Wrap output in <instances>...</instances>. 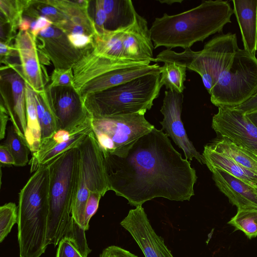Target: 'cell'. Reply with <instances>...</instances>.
<instances>
[{
  "instance_id": "cell-6",
  "label": "cell",
  "mask_w": 257,
  "mask_h": 257,
  "mask_svg": "<svg viewBox=\"0 0 257 257\" xmlns=\"http://www.w3.org/2000/svg\"><path fill=\"white\" fill-rule=\"evenodd\" d=\"M161 72L145 75L101 92L83 100L91 116L145 114L160 95Z\"/></svg>"
},
{
  "instance_id": "cell-16",
  "label": "cell",
  "mask_w": 257,
  "mask_h": 257,
  "mask_svg": "<svg viewBox=\"0 0 257 257\" xmlns=\"http://www.w3.org/2000/svg\"><path fill=\"white\" fill-rule=\"evenodd\" d=\"M50 88L60 129L71 133L91 116L73 87Z\"/></svg>"
},
{
  "instance_id": "cell-14",
  "label": "cell",
  "mask_w": 257,
  "mask_h": 257,
  "mask_svg": "<svg viewBox=\"0 0 257 257\" xmlns=\"http://www.w3.org/2000/svg\"><path fill=\"white\" fill-rule=\"evenodd\" d=\"M14 40L22 76L35 92L40 93L45 90L49 78L40 60L36 39L30 31L19 30Z\"/></svg>"
},
{
  "instance_id": "cell-1",
  "label": "cell",
  "mask_w": 257,
  "mask_h": 257,
  "mask_svg": "<svg viewBox=\"0 0 257 257\" xmlns=\"http://www.w3.org/2000/svg\"><path fill=\"white\" fill-rule=\"evenodd\" d=\"M109 190L136 207L157 197L189 201L196 171L173 147L168 135L154 127L124 157L102 152Z\"/></svg>"
},
{
  "instance_id": "cell-17",
  "label": "cell",
  "mask_w": 257,
  "mask_h": 257,
  "mask_svg": "<svg viewBox=\"0 0 257 257\" xmlns=\"http://www.w3.org/2000/svg\"><path fill=\"white\" fill-rule=\"evenodd\" d=\"M122 45L125 60L147 64L156 62L153 57L154 46L147 21L137 12L134 23L125 29Z\"/></svg>"
},
{
  "instance_id": "cell-33",
  "label": "cell",
  "mask_w": 257,
  "mask_h": 257,
  "mask_svg": "<svg viewBox=\"0 0 257 257\" xmlns=\"http://www.w3.org/2000/svg\"><path fill=\"white\" fill-rule=\"evenodd\" d=\"M18 220V206L15 203H7L0 207V242L5 239Z\"/></svg>"
},
{
  "instance_id": "cell-4",
  "label": "cell",
  "mask_w": 257,
  "mask_h": 257,
  "mask_svg": "<svg viewBox=\"0 0 257 257\" xmlns=\"http://www.w3.org/2000/svg\"><path fill=\"white\" fill-rule=\"evenodd\" d=\"M49 170L40 166L19 195L18 240L20 257H40L47 248Z\"/></svg>"
},
{
  "instance_id": "cell-12",
  "label": "cell",
  "mask_w": 257,
  "mask_h": 257,
  "mask_svg": "<svg viewBox=\"0 0 257 257\" xmlns=\"http://www.w3.org/2000/svg\"><path fill=\"white\" fill-rule=\"evenodd\" d=\"M183 94L171 90L165 91L163 105L160 110L164 116L160 123L166 134L175 144L182 149L186 159H196L203 164V156L195 149L189 140L181 120Z\"/></svg>"
},
{
  "instance_id": "cell-41",
  "label": "cell",
  "mask_w": 257,
  "mask_h": 257,
  "mask_svg": "<svg viewBox=\"0 0 257 257\" xmlns=\"http://www.w3.org/2000/svg\"><path fill=\"white\" fill-rule=\"evenodd\" d=\"M99 257H138L129 251L116 245L104 248Z\"/></svg>"
},
{
  "instance_id": "cell-20",
  "label": "cell",
  "mask_w": 257,
  "mask_h": 257,
  "mask_svg": "<svg viewBox=\"0 0 257 257\" xmlns=\"http://www.w3.org/2000/svg\"><path fill=\"white\" fill-rule=\"evenodd\" d=\"M244 50L255 56L257 51V0H232Z\"/></svg>"
},
{
  "instance_id": "cell-44",
  "label": "cell",
  "mask_w": 257,
  "mask_h": 257,
  "mask_svg": "<svg viewBox=\"0 0 257 257\" xmlns=\"http://www.w3.org/2000/svg\"><path fill=\"white\" fill-rule=\"evenodd\" d=\"M234 108L244 113L257 109V92L247 101Z\"/></svg>"
},
{
  "instance_id": "cell-24",
  "label": "cell",
  "mask_w": 257,
  "mask_h": 257,
  "mask_svg": "<svg viewBox=\"0 0 257 257\" xmlns=\"http://www.w3.org/2000/svg\"><path fill=\"white\" fill-rule=\"evenodd\" d=\"M27 126L24 136L30 151L36 152L40 146L41 131L37 111L35 91L25 82Z\"/></svg>"
},
{
  "instance_id": "cell-48",
  "label": "cell",
  "mask_w": 257,
  "mask_h": 257,
  "mask_svg": "<svg viewBox=\"0 0 257 257\" xmlns=\"http://www.w3.org/2000/svg\"><path fill=\"white\" fill-rule=\"evenodd\" d=\"M32 22L29 18L23 17L19 25V30L23 32L30 31Z\"/></svg>"
},
{
  "instance_id": "cell-49",
  "label": "cell",
  "mask_w": 257,
  "mask_h": 257,
  "mask_svg": "<svg viewBox=\"0 0 257 257\" xmlns=\"http://www.w3.org/2000/svg\"><path fill=\"white\" fill-rule=\"evenodd\" d=\"M247 118L257 127V109L245 113Z\"/></svg>"
},
{
  "instance_id": "cell-45",
  "label": "cell",
  "mask_w": 257,
  "mask_h": 257,
  "mask_svg": "<svg viewBox=\"0 0 257 257\" xmlns=\"http://www.w3.org/2000/svg\"><path fill=\"white\" fill-rule=\"evenodd\" d=\"M0 162L1 164L15 165V160L9 150L5 145L0 146Z\"/></svg>"
},
{
  "instance_id": "cell-40",
  "label": "cell",
  "mask_w": 257,
  "mask_h": 257,
  "mask_svg": "<svg viewBox=\"0 0 257 257\" xmlns=\"http://www.w3.org/2000/svg\"><path fill=\"white\" fill-rule=\"evenodd\" d=\"M53 25V23L44 16H40L32 21L30 32L36 39L40 33Z\"/></svg>"
},
{
  "instance_id": "cell-3",
  "label": "cell",
  "mask_w": 257,
  "mask_h": 257,
  "mask_svg": "<svg viewBox=\"0 0 257 257\" xmlns=\"http://www.w3.org/2000/svg\"><path fill=\"white\" fill-rule=\"evenodd\" d=\"M233 9L228 1H203L197 7L184 12L156 18L150 29L154 49L190 48L197 42L222 32L231 23Z\"/></svg>"
},
{
  "instance_id": "cell-39",
  "label": "cell",
  "mask_w": 257,
  "mask_h": 257,
  "mask_svg": "<svg viewBox=\"0 0 257 257\" xmlns=\"http://www.w3.org/2000/svg\"><path fill=\"white\" fill-rule=\"evenodd\" d=\"M94 3L95 14L93 20L98 33L105 30V26L107 21V15L100 0L95 1Z\"/></svg>"
},
{
  "instance_id": "cell-35",
  "label": "cell",
  "mask_w": 257,
  "mask_h": 257,
  "mask_svg": "<svg viewBox=\"0 0 257 257\" xmlns=\"http://www.w3.org/2000/svg\"><path fill=\"white\" fill-rule=\"evenodd\" d=\"M74 76L72 68L55 69L51 76L50 87H73Z\"/></svg>"
},
{
  "instance_id": "cell-23",
  "label": "cell",
  "mask_w": 257,
  "mask_h": 257,
  "mask_svg": "<svg viewBox=\"0 0 257 257\" xmlns=\"http://www.w3.org/2000/svg\"><path fill=\"white\" fill-rule=\"evenodd\" d=\"M107 15L105 29L115 31L132 25L137 13L131 0H100Z\"/></svg>"
},
{
  "instance_id": "cell-29",
  "label": "cell",
  "mask_w": 257,
  "mask_h": 257,
  "mask_svg": "<svg viewBox=\"0 0 257 257\" xmlns=\"http://www.w3.org/2000/svg\"><path fill=\"white\" fill-rule=\"evenodd\" d=\"M164 64L161 67V85H164L167 90L183 93L185 89L184 83L186 78V67L172 61Z\"/></svg>"
},
{
  "instance_id": "cell-37",
  "label": "cell",
  "mask_w": 257,
  "mask_h": 257,
  "mask_svg": "<svg viewBox=\"0 0 257 257\" xmlns=\"http://www.w3.org/2000/svg\"><path fill=\"white\" fill-rule=\"evenodd\" d=\"M58 245L56 257H84L73 242L68 238L62 239Z\"/></svg>"
},
{
  "instance_id": "cell-27",
  "label": "cell",
  "mask_w": 257,
  "mask_h": 257,
  "mask_svg": "<svg viewBox=\"0 0 257 257\" xmlns=\"http://www.w3.org/2000/svg\"><path fill=\"white\" fill-rule=\"evenodd\" d=\"M92 131L91 116L82 125L71 133L70 139L65 142L57 144L45 153L39 159L37 169L41 166L48 165L51 161L61 154L70 149L78 148L86 137Z\"/></svg>"
},
{
  "instance_id": "cell-51",
  "label": "cell",
  "mask_w": 257,
  "mask_h": 257,
  "mask_svg": "<svg viewBox=\"0 0 257 257\" xmlns=\"http://www.w3.org/2000/svg\"><path fill=\"white\" fill-rule=\"evenodd\" d=\"M256 190H257V187L256 188Z\"/></svg>"
},
{
  "instance_id": "cell-25",
  "label": "cell",
  "mask_w": 257,
  "mask_h": 257,
  "mask_svg": "<svg viewBox=\"0 0 257 257\" xmlns=\"http://www.w3.org/2000/svg\"><path fill=\"white\" fill-rule=\"evenodd\" d=\"M214 151L233 160L247 170L257 174V157L225 137L208 144Z\"/></svg>"
},
{
  "instance_id": "cell-15",
  "label": "cell",
  "mask_w": 257,
  "mask_h": 257,
  "mask_svg": "<svg viewBox=\"0 0 257 257\" xmlns=\"http://www.w3.org/2000/svg\"><path fill=\"white\" fill-rule=\"evenodd\" d=\"M38 50L52 62L55 69H68L74 65L93 47L75 49L69 42L67 35L54 26L43 31L36 38Z\"/></svg>"
},
{
  "instance_id": "cell-21",
  "label": "cell",
  "mask_w": 257,
  "mask_h": 257,
  "mask_svg": "<svg viewBox=\"0 0 257 257\" xmlns=\"http://www.w3.org/2000/svg\"><path fill=\"white\" fill-rule=\"evenodd\" d=\"M10 70L7 71L4 67L1 68V79L10 85L12 93L10 102L17 124L25 134L27 126L25 81L20 71V65L7 63L6 64Z\"/></svg>"
},
{
  "instance_id": "cell-19",
  "label": "cell",
  "mask_w": 257,
  "mask_h": 257,
  "mask_svg": "<svg viewBox=\"0 0 257 257\" xmlns=\"http://www.w3.org/2000/svg\"><path fill=\"white\" fill-rule=\"evenodd\" d=\"M48 4L57 9L65 17L67 23L62 30L67 35L83 28L89 36L94 37L97 34L95 23L88 12L90 1L87 0H47Z\"/></svg>"
},
{
  "instance_id": "cell-13",
  "label": "cell",
  "mask_w": 257,
  "mask_h": 257,
  "mask_svg": "<svg viewBox=\"0 0 257 257\" xmlns=\"http://www.w3.org/2000/svg\"><path fill=\"white\" fill-rule=\"evenodd\" d=\"M120 225L131 234L145 257H174L164 239L153 228L142 206L131 209Z\"/></svg>"
},
{
  "instance_id": "cell-10",
  "label": "cell",
  "mask_w": 257,
  "mask_h": 257,
  "mask_svg": "<svg viewBox=\"0 0 257 257\" xmlns=\"http://www.w3.org/2000/svg\"><path fill=\"white\" fill-rule=\"evenodd\" d=\"M80 156V172L77 193L74 202L72 216L84 228L85 206L89 192L103 196L109 191L102 153L92 131L78 148Z\"/></svg>"
},
{
  "instance_id": "cell-9",
  "label": "cell",
  "mask_w": 257,
  "mask_h": 257,
  "mask_svg": "<svg viewBox=\"0 0 257 257\" xmlns=\"http://www.w3.org/2000/svg\"><path fill=\"white\" fill-rule=\"evenodd\" d=\"M144 115L91 116L92 131L101 151L125 157L140 138L155 127Z\"/></svg>"
},
{
  "instance_id": "cell-7",
  "label": "cell",
  "mask_w": 257,
  "mask_h": 257,
  "mask_svg": "<svg viewBox=\"0 0 257 257\" xmlns=\"http://www.w3.org/2000/svg\"><path fill=\"white\" fill-rule=\"evenodd\" d=\"M238 49L236 34L229 32L212 38L201 51L189 48L177 53L171 50L168 57L199 74L210 94L222 74L231 65Z\"/></svg>"
},
{
  "instance_id": "cell-52",
  "label": "cell",
  "mask_w": 257,
  "mask_h": 257,
  "mask_svg": "<svg viewBox=\"0 0 257 257\" xmlns=\"http://www.w3.org/2000/svg\"><path fill=\"white\" fill-rule=\"evenodd\" d=\"M256 53H257V51H256Z\"/></svg>"
},
{
  "instance_id": "cell-2",
  "label": "cell",
  "mask_w": 257,
  "mask_h": 257,
  "mask_svg": "<svg viewBox=\"0 0 257 257\" xmlns=\"http://www.w3.org/2000/svg\"><path fill=\"white\" fill-rule=\"evenodd\" d=\"M49 170V210L46 245L56 246L64 238L72 240L85 257L91 251L85 230L72 216L78 190L80 156L78 148L57 156L48 164Z\"/></svg>"
},
{
  "instance_id": "cell-18",
  "label": "cell",
  "mask_w": 257,
  "mask_h": 257,
  "mask_svg": "<svg viewBox=\"0 0 257 257\" xmlns=\"http://www.w3.org/2000/svg\"><path fill=\"white\" fill-rule=\"evenodd\" d=\"M216 186L239 209H257V190L226 171L208 167Z\"/></svg>"
},
{
  "instance_id": "cell-43",
  "label": "cell",
  "mask_w": 257,
  "mask_h": 257,
  "mask_svg": "<svg viewBox=\"0 0 257 257\" xmlns=\"http://www.w3.org/2000/svg\"><path fill=\"white\" fill-rule=\"evenodd\" d=\"M0 139L2 140L5 137L7 123L10 118L6 108L2 102L0 104Z\"/></svg>"
},
{
  "instance_id": "cell-46",
  "label": "cell",
  "mask_w": 257,
  "mask_h": 257,
  "mask_svg": "<svg viewBox=\"0 0 257 257\" xmlns=\"http://www.w3.org/2000/svg\"><path fill=\"white\" fill-rule=\"evenodd\" d=\"M71 137V133L63 130H58L53 136L52 138L57 144H60L68 141Z\"/></svg>"
},
{
  "instance_id": "cell-22",
  "label": "cell",
  "mask_w": 257,
  "mask_h": 257,
  "mask_svg": "<svg viewBox=\"0 0 257 257\" xmlns=\"http://www.w3.org/2000/svg\"><path fill=\"white\" fill-rule=\"evenodd\" d=\"M203 163L207 167L223 170L254 188L257 187V174L247 170L233 160L212 149L204 146L202 154Z\"/></svg>"
},
{
  "instance_id": "cell-11",
  "label": "cell",
  "mask_w": 257,
  "mask_h": 257,
  "mask_svg": "<svg viewBox=\"0 0 257 257\" xmlns=\"http://www.w3.org/2000/svg\"><path fill=\"white\" fill-rule=\"evenodd\" d=\"M212 127L221 137L257 157V127L245 113L234 108L218 107L212 117Z\"/></svg>"
},
{
  "instance_id": "cell-31",
  "label": "cell",
  "mask_w": 257,
  "mask_h": 257,
  "mask_svg": "<svg viewBox=\"0 0 257 257\" xmlns=\"http://www.w3.org/2000/svg\"><path fill=\"white\" fill-rule=\"evenodd\" d=\"M2 144L12 154L15 160V166L23 167L27 164L30 150L27 143L17 133L13 124L8 127L6 138Z\"/></svg>"
},
{
  "instance_id": "cell-30",
  "label": "cell",
  "mask_w": 257,
  "mask_h": 257,
  "mask_svg": "<svg viewBox=\"0 0 257 257\" xmlns=\"http://www.w3.org/2000/svg\"><path fill=\"white\" fill-rule=\"evenodd\" d=\"M24 15L36 20L40 16H44L53 23V26L62 30L67 21L57 9L48 3L46 1H31L30 4L25 10Z\"/></svg>"
},
{
  "instance_id": "cell-36",
  "label": "cell",
  "mask_w": 257,
  "mask_h": 257,
  "mask_svg": "<svg viewBox=\"0 0 257 257\" xmlns=\"http://www.w3.org/2000/svg\"><path fill=\"white\" fill-rule=\"evenodd\" d=\"M102 197V195L99 193L89 192L84 213V228L85 231L89 229L90 220L97 211L99 201Z\"/></svg>"
},
{
  "instance_id": "cell-26",
  "label": "cell",
  "mask_w": 257,
  "mask_h": 257,
  "mask_svg": "<svg viewBox=\"0 0 257 257\" xmlns=\"http://www.w3.org/2000/svg\"><path fill=\"white\" fill-rule=\"evenodd\" d=\"M125 29L115 31L104 30L98 33L94 37L93 49L101 54L126 60L124 57L122 45Z\"/></svg>"
},
{
  "instance_id": "cell-5",
  "label": "cell",
  "mask_w": 257,
  "mask_h": 257,
  "mask_svg": "<svg viewBox=\"0 0 257 257\" xmlns=\"http://www.w3.org/2000/svg\"><path fill=\"white\" fill-rule=\"evenodd\" d=\"M137 65L99 54L92 49L73 67V87L83 101L89 95L145 75L161 72V66L158 64Z\"/></svg>"
},
{
  "instance_id": "cell-34",
  "label": "cell",
  "mask_w": 257,
  "mask_h": 257,
  "mask_svg": "<svg viewBox=\"0 0 257 257\" xmlns=\"http://www.w3.org/2000/svg\"><path fill=\"white\" fill-rule=\"evenodd\" d=\"M45 108L44 115L40 122L41 140L52 138L60 129L55 113L46 106Z\"/></svg>"
},
{
  "instance_id": "cell-8",
  "label": "cell",
  "mask_w": 257,
  "mask_h": 257,
  "mask_svg": "<svg viewBox=\"0 0 257 257\" xmlns=\"http://www.w3.org/2000/svg\"><path fill=\"white\" fill-rule=\"evenodd\" d=\"M257 92V58L238 49L231 65L212 88L211 102L218 107L234 108Z\"/></svg>"
},
{
  "instance_id": "cell-47",
  "label": "cell",
  "mask_w": 257,
  "mask_h": 257,
  "mask_svg": "<svg viewBox=\"0 0 257 257\" xmlns=\"http://www.w3.org/2000/svg\"><path fill=\"white\" fill-rule=\"evenodd\" d=\"M35 98L36 101V108L37 114L38 116V118L40 122L44 115V113L45 112V106L44 103L40 96L39 94L35 92Z\"/></svg>"
},
{
  "instance_id": "cell-28",
  "label": "cell",
  "mask_w": 257,
  "mask_h": 257,
  "mask_svg": "<svg viewBox=\"0 0 257 257\" xmlns=\"http://www.w3.org/2000/svg\"><path fill=\"white\" fill-rule=\"evenodd\" d=\"M31 0H0L1 21L8 24L12 37L15 38L19 25Z\"/></svg>"
},
{
  "instance_id": "cell-38",
  "label": "cell",
  "mask_w": 257,
  "mask_h": 257,
  "mask_svg": "<svg viewBox=\"0 0 257 257\" xmlns=\"http://www.w3.org/2000/svg\"><path fill=\"white\" fill-rule=\"evenodd\" d=\"M71 44L76 49L83 50L93 47L94 37L84 34L71 33L67 35Z\"/></svg>"
},
{
  "instance_id": "cell-42",
  "label": "cell",
  "mask_w": 257,
  "mask_h": 257,
  "mask_svg": "<svg viewBox=\"0 0 257 257\" xmlns=\"http://www.w3.org/2000/svg\"><path fill=\"white\" fill-rule=\"evenodd\" d=\"M0 54L1 63L5 64L8 62V59L10 57L17 56L18 54L14 45L6 42L0 43Z\"/></svg>"
},
{
  "instance_id": "cell-32",
  "label": "cell",
  "mask_w": 257,
  "mask_h": 257,
  "mask_svg": "<svg viewBox=\"0 0 257 257\" xmlns=\"http://www.w3.org/2000/svg\"><path fill=\"white\" fill-rule=\"evenodd\" d=\"M236 230L242 231L249 239L257 236V209H239L228 222Z\"/></svg>"
},
{
  "instance_id": "cell-50",
  "label": "cell",
  "mask_w": 257,
  "mask_h": 257,
  "mask_svg": "<svg viewBox=\"0 0 257 257\" xmlns=\"http://www.w3.org/2000/svg\"><path fill=\"white\" fill-rule=\"evenodd\" d=\"M161 3H165L169 5H172L173 3H181L183 1L182 0H171V1H158Z\"/></svg>"
}]
</instances>
